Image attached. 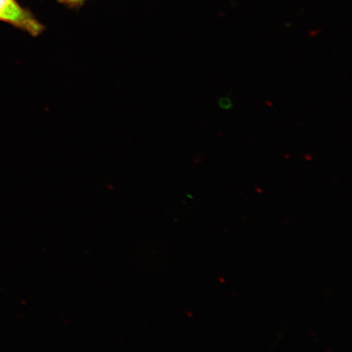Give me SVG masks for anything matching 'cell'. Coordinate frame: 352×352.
Here are the masks:
<instances>
[{
    "instance_id": "obj_3",
    "label": "cell",
    "mask_w": 352,
    "mask_h": 352,
    "mask_svg": "<svg viewBox=\"0 0 352 352\" xmlns=\"http://www.w3.org/2000/svg\"><path fill=\"white\" fill-rule=\"evenodd\" d=\"M86 1V0H59V2L66 4L69 6H78L79 4Z\"/></svg>"
},
{
    "instance_id": "obj_2",
    "label": "cell",
    "mask_w": 352,
    "mask_h": 352,
    "mask_svg": "<svg viewBox=\"0 0 352 352\" xmlns=\"http://www.w3.org/2000/svg\"><path fill=\"white\" fill-rule=\"evenodd\" d=\"M219 107L223 109H230L232 107V101L228 98H222L219 100Z\"/></svg>"
},
{
    "instance_id": "obj_1",
    "label": "cell",
    "mask_w": 352,
    "mask_h": 352,
    "mask_svg": "<svg viewBox=\"0 0 352 352\" xmlns=\"http://www.w3.org/2000/svg\"><path fill=\"white\" fill-rule=\"evenodd\" d=\"M0 21L37 37L44 30V25L32 12L16 0H0Z\"/></svg>"
}]
</instances>
